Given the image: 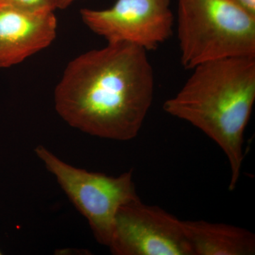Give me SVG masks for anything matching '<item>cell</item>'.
<instances>
[{"label":"cell","mask_w":255,"mask_h":255,"mask_svg":"<svg viewBox=\"0 0 255 255\" xmlns=\"http://www.w3.org/2000/svg\"><path fill=\"white\" fill-rule=\"evenodd\" d=\"M154 90L147 51L130 43H108L68 63L55 87V110L85 133L127 141L140 132Z\"/></svg>","instance_id":"1"},{"label":"cell","mask_w":255,"mask_h":255,"mask_svg":"<svg viewBox=\"0 0 255 255\" xmlns=\"http://www.w3.org/2000/svg\"><path fill=\"white\" fill-rule=\"evenodd\" d=\"M192 70L177 95L164 102L163 110L197 128L221 147L231 168L229 189L234 190L255 102V57L212 60Z\"/></svg>","instance_id":"2"},{"label":"cell","mask_w":255,"mask_h":255,"mask_svg":"<svg viewBox=\"0 0 255 255\" xmlns=\"http://www.w3.org/2000/svg\"><path fill=\"white\" fill-rule=\"evenodd\" d=\"M177 31L187 70L222 58L255 57V17L231 0H177Z\"/></svg>","instance_id":"3"},{"label":"cell","mask_w":255,"mask_h":255,"mask_svg":"<svg viewBox=\"0 0 255 255\" xmlns=\"http://www.w3.org/2000/svg\"><path fill=\"white\" fill-rule=\"evenodd\" d=\"M35 152L54 175L75 207L88 221L96 241L108 247L119 209L140 198L132 169L118 177H111L73 167L41 145L37 146Z\"/></svg>","instance_id":"4"},{"label":"cell","mask_w":255,"mask_h":255,"mask_svg":"<svg viewBox=\"0 0 255 255\" xmlns=\"http://www.w3.org/2000/svg\"><path fill=\"white\" fill-rule=\"evenodd\" d=\"M108 248L114 255H194L184 221L140 198L119 209Z\"/></svg>","instance_id":"5"},{"label":"cell","mask_w":255,"mask_h":255,"mask_svg":"<svg viewBox=\"0 0 255 255\" xmlns=\"http://www.w3.org/2000/svg\"><path fill=\"white\" fill-rule=\"evenodd\" d=\"M171 0H117L109 9H83L84 23L107 43H128L146 51L157 49L172 36Z\"/></svg>","instance_id":"6"},{"label":"cell","mask_w":255,"mask_h":255,"mask_svg":"<svg viewBox=\"0 0 255 255\" xmlns=\"http://www.w3.org/2000/svg\"><path fill=\"white\" fill-rule=\"evenodd\" d=\"M56 32L53 11L32 13L0 6V68L18 65L48 48Z\"/></svg>","instance_id":"7"},{"label":"cell","mask_w":255,"mask_h":255,"mask_svg":"<svg viewBox=\"0 0 255 255\" xmlns=\"http://www.w3.org/2000/svg\"><path fill=\"white\" fill-rule=\"evenodd\" d=\"M184 224L194 255L255 254V235L245 228L205 221Z\"/></svg>","instance_id":"8"},{"label":"cell","mask_w":255,"mask_h":255,"mask_svg":"<svg viewBox=\"0 0 255 255\" xmlns=\"http://www.w3.org/2000/svg\"><path fill=\"white\" fill-rule=\"evenodd\" d=\"M0 6H11L28 12H48L57 9V0H0Z\"/></svg>","instance_id":"9"},{"label":"cell","mask_w":255,"mask_h":255,"mask_svg":"<svg viewBox=\"0 0 255 255\" xmlns=\"http://www.w3.org/2000/svg\"><path fill=\"white\" fill-rule=\"evenodd\" d=\"M247 14L255 17V0H231Z\"/></svg>","instance_id":"10"},{"label":"cell","mask_w":255,"mask_h":255,"mask_svg":"<svg viewBox=\"0 0 255 255\" xmlns=\"http://www.w3.org/2000/svg\"><path fill=\"white\" fill-rule=\"evenodd\" d=\"M75 0H57V9H64Z\"/></svg>","instance_id":"11"},{"label":"cell","mask_w":255,"mask_h":255,"mask_svg":"<svg viewBox=\"0 0 255 255\" xmlns=\"http://www.w3.org/2000/svg\"><path fill=\"white\" fill-rule=\"evenodd\" d=\"M2 255V253H1V252L0 251V255Z\"/></svg>","instance_id":"12"}]
</instances>
